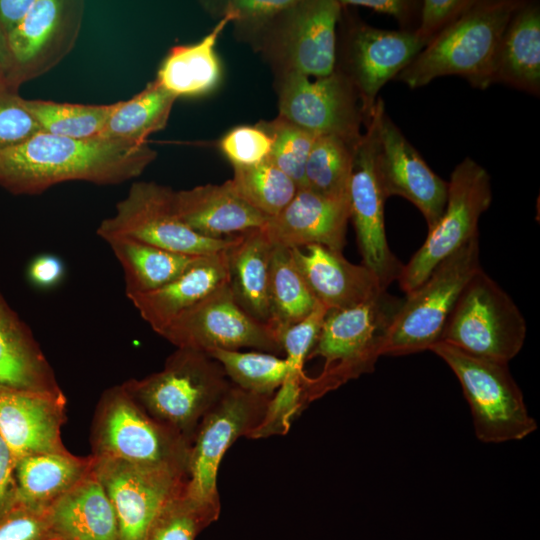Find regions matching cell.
I'll list each match as a JSON object with an SVG mask.
<instances>
[{"label": "cell", "instance_id": "25", "mask_svg": "<svg viewBox=\"0 0 540 540\" xmlns=\"http://www.w3.org/2000/svg\"><path fill=\"white\" fill-rule=\"evenodd\" d=\"M491 84L502 83L524 92H540V6L523 1L509 20L497 46Z\"/></svg>", "mask_w": 540, "mask_h": 540}, {"label": "cell", "instance_id": "12", "mask_svg": "<svg viewBox=\"0 0 540 540\" xmlns=\"http://www.w3.org/2000/svg\"><path fill=\"white\" fill-rule=\"evenodd\" d=\"M159 335L176 348L206 354L214 349L241 348L275 355L283 353L277 332L243 310L228 283L175 318Z\"/></svg>", "mask_w": 540, "mask_h": 540}, {"label": "cell", "instance_id": "28", "mask_svg": "<svg viewBox=\"0 0 540 540\" xmlns=\"http://www.w3.org/2000/svg\"><path fill=\"white\" fill-rule=\"evenodd\" d=\"M95 458L69 452L45 453L16 462V495L21 503L46 510L93 473Z\"/></svg>", "mask_w": 540, "mask_h": 540}, {"label": "cell", "instance_id": "45", "mask_svg": "<svg viewBox=\"0 0 540 540\" xmlns=\"http://www.w3.org/2000/svg\"><path fill=\"white\" fill-rule=\"evenodd\" d=\"M295 0H232L224 2L223 15L231 16V22L249 30L270 27Z\"/></svg>", "mask_w": 540, "mask_h": 540}, {"label": "cell", "instance_id": "2", "mask_svg": "<svg viewBox=\"0 0 540 540\" xmlns=\"http://www.w3.org/2000/svg\"><path fill=\"white\" fill-rule=\"evenodd\" d=\"M519 0H480L437 35L396 77L409 88L438 77L456 75L473 87L491 85L493 60L500 38Z\"/></svg>", "mask_w": 540, "mask_h": 540}, {"label": "cell", "instance_id": "15", "mask_svg": "<svg viewBox=\"0 0 540 540\" xmlns=\"http://www.w3.org/2000/svg\"><path fill=\"white\" fill-rule=\"evenodd\" d=\"M94 458V473L114 507L120 540H144L161 510L187 483V473L173 468Z\"/></svg>", "mask_w": 540, "mask_h": 540}, {"label": "cell", "instance_id": "26", "mask_svg": "<svg viewBox=\"0 0 540 540\" xmlns=\"http://www.w3.org/2000/svg\"><path fill=\"white\" fill-rule=\"evenodd\" d=\"M47 514L55 540H120L114 507L94 470Z\"/></svg>", "mask_w": 540, "mask_h": 540}, {"label": "cell", "instance_id": "32", "mask_svg": "<svg viewBox=\"0 0 540 540\" xmlns=\"http://www.w3.org/2000/svg\"><path fill=\"white\" fill-rule=\"evenodd\" d=\"M176 99L155 79L131 99L119 101L98 137L135 145L146 144L151 134L166 127Z\"/></svg>", "mask_w": 540, "mask_h": 540}, {"label": "cell", "instance_id": "35", "mask_svg": "<svg viewBox=\"0 0 540 540\" xmlns=\"http://www.w3.org/2000/svg\"><path fill=\"white\" fill-rule=\"evenodd\" d=\"M354 148L336 136H317L307 159L303 188L328 197H349Z\"/></svg>", "mask_w": 540, "mask_h": 540}, {"label": "cell", "instance_id": "49", "mask_svg": "<svg viewBox=\"0 0 540 540\" xmlns=\"http://www.w3.org/2000/svg\"><path fill=\"white\" fill-rule=\"evenodd\" d=\"M35 0H0V31L6 36L25 19Z\"/></svg>", "mask_w": 540, "mask_h": 540}, {"label": "cell", "instance_id": "37", "mask_svg": "<svg viewBox=\"0 0 540 540\" xmlns=\"http://www.w3.org/2000/svg\"><path fill=\"white\" fill-rule=\"evenodd\" d=\"M230 182L238 195L267 218L280 213L299 189L268 159L254 166L233 167Z\"/></svg>", "mask_w": 540, "mask_h": 540}, {"label": "cell", "instance_id": "39", "mask_svg": "<svg viewBox=\"0 0 540 540\" xmlns=\"http://www.w3.org/2000/svg\"><path fill=\"white\" fill-rule=\"evenodd\" d=\"M260 125L272 140L268 160L303 188L307 159L317 136L280 116Z\"/></svg>", "mask_w": 540, "mask_h": 540}, {"label": "cell", "instance_id": "16", "mask_svg": "<svg viewBox=\"0 0 540 540\" xmlns=\"http://www.w3.org/2000/svg\"><path fill=\"white\" fill-rule=\"evenodd\" d=\"M354 148L349 185L350 219L358 248L367 267L384 289L398 279L403 264L389 248L384 222L387 196L382 188L376 162L377 140L373 118Z\"/></svg>", "mask_w": 540, "mask_h": 540}, {"label": "cell", "instance_id": "7", "mask_svg": "<svg viewBox=\"0 0 540 540\" xmlns=\"http://www.w3.org/2000/svg\"><path fill=\"white\" fill-rule=\"evenodd\" d=\"M526 334L520 309L481 268L461 291L438 342L508 364L521 351Z\"/></svg>", "mask_w": 540, "mask_h": 540}, {"label": "cell", "instance_id": "51", "mask_svg": "<svg viewBox=\"0 0 540 540\" xmlns=\"http://www.w3.org/2000/svg\"><path fill=\"white\" fill-rule=\"evenodd\" d=\"M5 88H11V87H10V85L8 83L6 73L4 71L0 70V91L5 89Z\"/></svg>", "mask_w": 540, "mask_h": 540}, {"label": "cell", "instance_id": "38", "mask_svg": "<svg viewBox=\"0 0 540 540\" xmlns=\"http://www.w3.org/2000/svg\"><path fill=\"white\" fill-rule=\"evenodd\" d=\"M220 509L191 498L184 488L161 510L144 540H195L218 518Z\"/></svg>", "mask_w": 540, "mask_h": 540}, {"label": "cell", "instance_id": "36", "mask_svg": "<svg viewBox=\"0 0 540 540\" xmlns=\"http://www.w3.org/2000/svg\"><path fill=\"white\" fill-rule=\"evenodd\" d=\"M207 354L222 366L232 385L257 395L272 397L288 371L286 359L272 353L214 349Z\"/></svg>", "mask_w": 540, "mask_h": 540}, {"label": "cell", "instance_id": "30", "mask_svg": "<svg viewBox=\"0 0 540 540\" xmlns=\"http://www.w3.org/2000/svg\"><path fill=\"white\" fill-rule=\"evenodd\" d=\"M231 16L225 14L200 41L173 46L163 60L156 80L176 96H200L214 90L221 79L216 43Z\"/></svg>", "mask_w": 540, "mask_h": 540}, {"label": "cell", "instance_id": "50", "mask_svg": "<svg viewBox=\"0 0 540 540\" xmlns=\"http://www.w3.org/2000/svg\"><path fill=\"white\" fill-rule=\"evenodd\" d=\"M0 70L8 73L9 70V52H8V46H7V38L6 36L0 31Z\"/></svg>", "mask_w": 540, "mask_h": 540}, {"label": "cell", "instance_id": "42", "mask_svg": "<svg viewBox=\"0 0 540 540\" xmlns=\"http://www.w3.org/2000/svg\"><path fill=\"white\" fill-rule=\"evenodd\" d=\"M0 540H55L47 509L14 499L0 516Z\"/></svg>", "mask_w": 540, "mask_h": 540}, {"label": "cell", "instance_id": "33", "mask_svg": "<svg viewBox=\"0 0 540 540\" xmlns=\"http://www.w3.org/2000/svg\"><path fill=\"white\" fill-rule=\"evenodd\" d=\"M268 324L280 336L289 326L305 318L318 304L296 267L291 250L273 247L269 274Z\"/></svg>", "mask_w": 540, "mask_h": 540}, {"label": "cell", "instance_id": "5", "mask_svg": "<svg viewBox=\"0 0 540 540\" xmlns=\"http://www.w3.org/2000/svg\"><path fill=\"white\" fill-rule=\"evenodd\" d=\"M480 269L478 233L442 260L419 286L402 299L384 335L381 356H402L430 350L440 340L461 291Z\"/></svg>", "mask_w": 540, "mask_h": 540}, {"label": "cell", "instance_id": "48", "mask_svg": "<svg viewBox=\"0 0 540 540\" xmlns=\"http://www.w3.org/2000/svg\"><path fill=\"white\" fill-rule=\"evenodd\" d=\"M15 468L14 455L0 435V516L15 499Z\"/></svg>", "mask_w": 540, "mask_h": 540}, {"label": "cell", "instance_id": "44", "mask_svg": "<svg viewBox=\"0 0 540 540\" xmlns=\"http://www.w3.org/2000/svg\"><path fill=\"white\" fill-rule=\"evenodd\" d=\"M475 3L476 0H424L414 32L426 46Z\"/></svg>", "mask_w": 540, "mask_h": 540}, {"label": "cell", "instance_id": "9", "mask_svg": "<svg viewBox=\"0 0 540 540\" xmlns=\"http://www.w3.org/2000/svg\"><path fill=\"white\" fill-rule=\"evenodd\" d=\"M174 190L154 181L132 183L115 213L102 220L97 234L106 242L127 238L168 251L204 256L230 248L236 236L211 239L195 233L175 212Z\"/></svg>", "mask_w": 540, "mask_h": 540}, {"label": "cell", "instance_id": "21", "mask_svg": "<svg viewBox=\"0 0 540 540\" xmlns=\"http://www.w3.org/2000/svg\"><path fill=\"white\" fill-rule=\"evenodd\" d=\"M349 220V197H328L299 188L289 204L261 229L274 247L322 245L342 252Z\"/></svg>", "mask_w": 540, "mask_h": 540}, {"label": "cell", "instance_id": "43", "mask_svg": "<svg viewBox=\"0 0 540 540\" xmlns=\"http://www.w3.org/2000/svg\"><path fill=\"white\" fill-rule=\"evenodd\" d=\"M18 91H0V151L19 145L42 132L26 110Z\"/></svg>", "mask_w": 540, "mask_h": 540}, {"label": "cell", "instance_id": "17", "mask_svg": "<svg viewBox=\"0 0 540 540\" xmlns=\"http://www.w3.org/2000/svg\"><path fill=\"white\" fill-rule=\"evenodd\" d=\"M372 118L376 130V162L385 195L400 196L419 209L428 229L442 215L447 199V182L424 161L387 115L378 98Z\"/></svg>", "mask_w": 540, "mask_h": 540}, {"label": "cell", "instance_id": "34", "mask_svg": "<svg viewBox=\"0 0 540 540\" xmlns=\"http://www.w3.org/2000/svg\"><path fill=\"white\" fill-rule=\"evenodd\" d=\"M22 102L42 132L73 139L98 137L119 105V101L91 105L24 98Z\"/></svg>", "mask_w": 540, "mask_h": 540}, {"label": "cell", "instance_id": "8", "mask_svg": "<svg viewBox=\"0 0 540 540\" xmlns=\"http://www.w3.org/2000/svg\"><path fill=\"white\" fill-rule=\"evenodd\" d=\"M430 351L458 378L480 441L521 440L537 429L507 363L477 357L443 342L435 343Z\"/></svg>", "mask_w": 540, "mask_h": 540}, {"label": "cell", "instance_id": "11", "mask_svg": "<svg viewBox=\"0 0 540 540\" xmlns=\"http://www.w3.org/2000/svg\"><path fill=\"white\" fill-rule=\"evenodd\" d=\"M272 397L246 392L234 385L209 410L194 436L185 492L191 498L221 507L218 468L226 451L261 423Z\"/></svg>", "mask_w": 540, "mask_h": 540}, {"label": "cell", "instance_id": "18", "mask_svg": "<svg viewBox=\"0 0 540 540\" xmlns=\"http://www.w3.org/2000/svg\"><path fill=\"white\" fill-rule=\"evenodd\" d=\"M425 47L414 31L388 30L354 23L345 38L342 72L354 86L364 125L371 118L380 89Z\"/></svg>", "mask_w": 540, "mask_h": 540}, {"label": "cell", "instance_id": "13", "mask_svg": "<svg viewBox=\"0 0 540 540\" xmlns=\"http://www.w3.org/2000/svg\"><path fill=\"white\" fill-rule=\"evenodd\" d=\"M278 108V116L316 136H336L351 146L362 136L364 118L358 94L337 69L314 79L294 71L282 72Z\"/></svg>", "mask_w": 540, "mask_h": 540}, {"label": "cell", "instance_id": "41", "mask_svg": "<svg viewBox=\"0 0 540 540\" xmlns=\"http://www.w3.org/2000/svg\"><path fill=\"white\" fill-rule=\"evenodd\" d=\"M272 140L260 125L238 126L220 141V149L233 167L257 165L268 159Z\"/></svg>", "mask_w": 540, "mask_h": 540}, {"label": "cell", "instance_id": "1", "mask_svg": "<svg viewBox=\"0 0 540 540\" xmlns=\"http://www.w3.org/2000/svg\"><path fill=\"white\" fill-rule=\"evenodd\" d=\"M156 157L147 143L40 132L0 151V186L13 194L35 195L68 181L119 184L140 176Z\"/></svg>", "mask_w": 540, "mask_h": 540}, {"label": "cell", "instance_id": "46", "mask_svg": "<svg viewBox=\"0 0 540 540\" xmlns=\"http://www.w3.org/2000/svg\"><path fill=\"white\" fill-rule=\"evenodd\" d=\"M340 3L343 7H364L376 13L392 16L402 26V30H407L406 25L411 22L416 12H420L421 7V2L410 0H343Z\"/></svg>", "mask_w": 540, "mask_h": 540}, {"label": "cell", "instance_id": "19", "mask_svg": "<svg viewBox=\"0 0 540 540\" xmlns=\"http://www.w3.org/2000/svg\"><path fill=\"white\" fill-rule=\"evenodd\" d=\"M342 5L337 0H295L276 20L282 72L308 77L330 75L337 65V25Z\"/></svg>", "mask_w": 540, "mask_h": 540}, {"label": "cell", "instance_id": "23", "mask_svg": "<svg viewBox=\"0 0 540 540\" xmlns=\"http://www.w3.org/2000/svg\"><path fill=\"white\" fill-rule=\"evenodd\" d=\"M173 205L184 224L211 239L262 228L269 219L242 199L230 180L174 191Z\"/></svg>", "mask_w": 540, "mask_h": 540}, {"label": "cell", "instance_id": "4", "mask_svg": "<svg viewBox=\"0 0 540 540\" xmlns=\"http://www.w3.org/2000/svg\"><path fill=\"white\" fill-rule=\"evenodd\" d=\"M401 303L402 299L383 290L363 303L328 310L307 358L321 357L324 364L318 376L305 381L306 404L374 370L384 335Z\"/></svg>", "mask_w": 540, "mask_h": 540}, {"label": "cell", "instance_id": "29", "mask_svg": "<svg viewBox=\"0 0 540 540\" xmlns=\"http://www.w3.org/2000/svg\"><path fill=\"white\" fill-rule=\"evenodd\" d=\"M273 247L259 228L237 235L227 250L232 295L243 310L263 323L270 319L268 289Z\"/></svg>", "mask_w": 540, "mask_h": 540}, {"label": "cell", "instance_id": "10", "mask_svg": "<svg viewBox=\"0 0 540 540\" xmlns=\"http://www.w3.org/2000/svg\"><path fill=\"white\" fill-rule=\"evenodd\" d=\"M492 201L488 172L466 157L451 173L447 182V199L438 221L429 228L422 246L403 265L398 277L407 294L419 286L445 258L479 233L480 216Z\"/></svg>", "mask_w": 540, "mask_h": 540}, {"label": "cell", "instance_id": "40", "mask_svg": "<svg viewBox=\"0 0 540 540\" xmlns=\"http://www.w3.org/2000/svg\"><path fill=\"white\" fill-rule=\"evenodd\" d=\"M328 309L318 302L305 318L286 328L281 335V345L288 364L286 376L302 378L306 374L304 363L314 347Z\"/></svg>", "mask_w": 540, "mask_h": 540}, {"label": "cell", "instance_id": "31", "mask_svg": "<svg viewBox=\"0 0 540 540\" xmlns=\"http://www.w3.org/2000/svg\"><path fill=\"white\" fill-rule=\"evenodd\" d=\"M107 243L122 267L127 298L164 286L201 257L127 238L112 239Z\"/></svg>", "mask_w": 540, "mask_h": 540}, {"label": "cell", "instance_id": "6", "mask_svg": "<svg viewBox=\"0 0 540 540\" xmlns=\"http://www.w3.org/2000/svg\"><path fill=\"white\" fill-rule=\"evenodd\" d=\"M91 455L188 475L191 443L150 417L122 384L105 390L91 425Z\"/></svg>", "mask_w": 540, "mask_h": 540}, {"label": "cell", "instance_id": "20", "mask_svg": "<svg viewBox=\"0 0 540 540\" xmlns=\"http://www.w3.org/2000/svg\"><path fill=\"white\" fill-rule=\"evenodd\" d=\"M66 397L0 385V435L16 462L24 457L64 452L61 429L66 422Z\"/></svg>", "mask_w": 540, "mask_h": 540}, {"label": "cell", "instance_id": "24", "mask_svg": "<svg viewBox=\"0 0 540 540\" xmlns=\"http://www.w3.org/2000/svg\"><path fill=\"white\" fill-rule=\"evenodd\" d=\"M227 250L201 256L164 286L128 299L141 318L159 334L183 312L228 283Z\"/></svg>", "mask_w": 540, "mask_h": 540}, {"label": "cell", "instance_id": "22", "mask_svg": "<svg viewBox=\"0 0 540 540\" xmlns=\"http://www.w3.org/2000/svg\"><path fill=\"white\" fill-rule=\"evenodd\" d=\"M290 250L313 295L328 310L363 303L386 290L372 271L349 262L341 251L322 245Z\"/></svg>", "mask_w": 540, "mask_h": 540}, {"label": "cell", "instance_id": "14", "mask_svg": "<svg viewBox=\"0 0 540 540\" xmlns=\"http://www.w3.org/2000/svg\"><path fill=\"white\" fill-rule=\"evenodd\" d=\"M85 11L81 0H35L7 36V80L14 90L58 65L75 47Z\"/></svg>", "mask_w": 540, "mask_h": 540}, {"label": "cell", "instance_id": "3", "mask_svg": "<svg viewBox=\"0 0 540 540\" xmlns=\"http://www.w3.org/2000/svg\"><path fill=\"white\" fill-rule=\"evenodd\" d=\"M122 385L150 417L191 445L204 416L232 386L215 359L189 348H177L160 371Z\"/></svg>", "mask_w": 540, "mask_h": 540}, {"label": "cell", "instance_id": "27", "mask_svg": "<svg viewBox=\"0 0 540 540\" xmlns=\"http://www.w3.org/2000/svg\"><path fill=\"white\" fill-rule=\"evenodd\" d=\"M0 385L59 393L53 369L28 326L0 292Z\"/></svg>", "mask_w": 540, "mask_h": 540}, {"label": "cell", "instance_id": "47", "mask_svg": "<svg viewBox=\"0 0 540 540\" xmlns=\"http://www.w3.org/2000/svg\"><path fill=\"white\" fill-rule=\"evenodd\" d=\"M64 271V264L60 258L52 254H41L30 262L27 276L34 286L47 289L60 283Z\"/></svg>", "mask_w": 540, "mask_h": 540}]
</instances>
